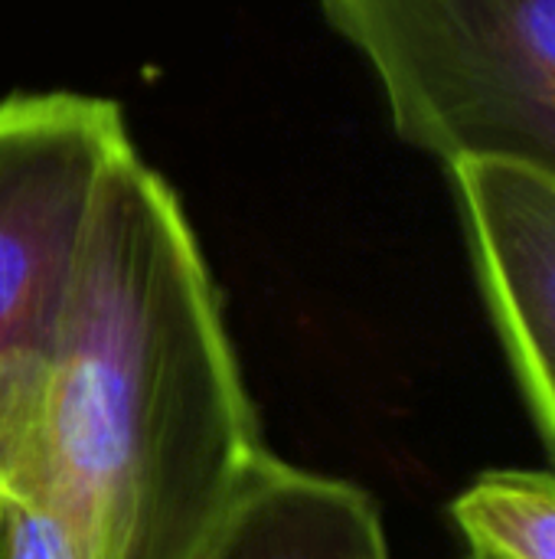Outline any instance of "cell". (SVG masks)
I'll return each mask as SVG.
<instances>
[{"instance_id": "obj_1", "label": "cell", "mask_w": 555, "mask_h": 559, "mask_svg": "<svg viewBox=\"0 0 555 559\" xmlns=\"http://www.w3.org/2000/svg\"><path fill=\"white\" fill-rule=\"evenodd\" d=\"M265 455L196 236L134 151L79 249L20 504L92 559H196Z\"/></svg>"}, {"instance_id": "obj_2", "label": "cell", "mask_w": 555, "mask_h": 559, "mask_svg": "<svg viewBox=\"0 0 555 559\" xmlns=\"http://www.w3.org/2000/svg\"><path fill=\"white\" fill-rule=\"evenodd\" d=\"M373 69L393 131L455 167L555 180V0H321Z\"/></svg>"}, {"instance_id": "obj_3", "label": "cell", "mask_w": 555, "mask_h": 559, "mask_svg": "<svg viewBox=\"0 0 555 559\" xmlns=\"http://www.w3.org/2000/svg\"><path fill=\"white\" fill-rule=\"evenodd\" d=\"M134 154L114 102L79 92L0 98V491L36 481L49 344L95 203Z\"/></svg>"}, {"instance_id": "obj_4", "label": "cell", "mask_w": 555, "mask_h": 559, "mask_svg": "<svg viewBox=\"0 0 555 559\" xmlns=\"http://www.w3.org/2000/svg\"><path fill=\"white\" fill-rule=\"evenodd\" d=\"M474 278L555 465V180L527 167H448Z\"/></svg>"}, {"instance_id": "obj_5", "label": "cell", "mask_w": 555, "mask_h": 559, "mask_svg": "<svg viewBox=\"0 0 555 559\" xmlns=\"http://www.w3.org/2000/svg\"><path fill=\"white\" fill-rule=\"evenodd\" d=\"M196 559H389L376 501L265 455Z\"/></svg>"}, {"instance_id": "obj_6", "label": "cell", "mask_w": 555, "mask_h": 559, "mask_svg": "<svg viewBox=\"0 0 555 559\" xmlns=\"http://www.w3.org/2000/svg\"><path fill=\"white\" fill-rule=\"evenodd\" d=\"M448 514L474 559H555V472H484Z\"/></svg>"}, {"instance_id": "obj_7", "label": "cell", "mask_w": 555, "mask_h": 559, "mask_svg": "<svg viewBox=\"0 0 555 559\" xmlns=\"http://www.w3.org/2000/svg\"><path fill=\"white\" fill-rule=\"evenodd\" d=\"M16 559H92L75 534L46 508L13 501Z\"/></svg>"}, {"instance_id": "obj_8", "label": "cell", "mask_w": 555, "mask_h": 559, "mask_svg": "<svg viewBox=\"0 0 555 559\" xmlns=\"http://www.w3.org/2000/svg\"><path fill=\"white\" fill-rule=\"evenodd\" d=\"M0 559H16V537H13V501L0 491Z\"/></svg>"}, {"instance_id": "obj_9", "label": "cell", "mask_w": 555, "mask_h": 559, "mask_svg": "<svg viewBox=\"0 0 555 559\" xmlns=\"http://www.w3.org/2000/svg\"><path fill=\"white\" fill-rule=\"evenodd\" d=\"M471 559H474V557H471Z\"/></svg>"}]
</instances>
